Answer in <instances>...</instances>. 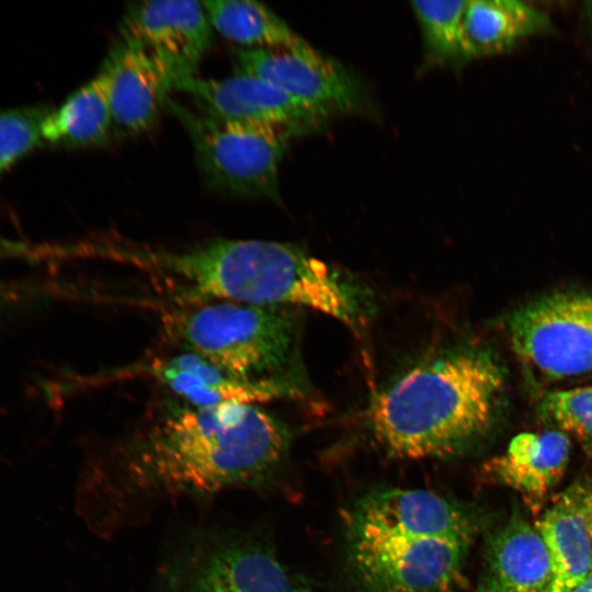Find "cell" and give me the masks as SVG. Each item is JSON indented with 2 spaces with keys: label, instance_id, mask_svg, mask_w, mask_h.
<instances>
[{
  "label": "cell",
  "instance_id": "obj_1",
  "mask_svg": "<svg viewBox=\"0 0 592 592\" xmlns=\"http://www.w3.org/2000/svg\"><path fill=\"white\" fill-rule=\"evenodd\" d=\"M283 422L257 403L169 402L133 447L130 468L160 491L208 496L267 479L289 446Z\"/></svg>",
  "mask_w": 592,
  "mask_h": 592
},
{
  "label": "cell",
  "instance_id": "obj_2",
  "mask_svg": "<svg viewBox=\"0 0 592 592\" xmlns=\"http://www.w3.org/2000/svg\"><path fill=\"white\" fill-rule=\"evenodd\" d=\"M502 385V372L488 353L449 349L384 389L368 412L369 426L395 456H453L488 430Z\"/></svg>",
  "mask_w": 592,
  "mask_h": 592
},
{
  "label": "cell",
  "instance_id": "obj_3",
  "mask_svg": "<svg viewBox=\"0 0 592 592\" xmlns=\"http://www.w3.org/2000/svg\"><path fill=\"white\" fill-rule=\"evenodd\" d=\"M163 325L181 351L243 379L278 383L300 392L295 368L297 326L284 306L230 300L186 304L166 314Z\"/></svg>",
  "mask_w": 592,
  "mask_h": 592
},
{
  "label": "cell",
  "instance_id": "obj_4",
  "mask_svg": "<svg viewBox=\"0 0 592 592\" xmlns=\"http://www.w3.org/2000/svg\"><path fill=\"white\" fill-rule=\"evenodd\" d=\"M167 109L182 123L207 182L220 191L278 201V170L289 140L284 128L210 117L169 100Z\"/></svg>",
  "mask_w": 592,
  "mask_h": 592
},
{
  "label": "cell",
  "instance_id": "obj_5",
  "mask_svg": "<svg viewBox=\"0 0 592 592\" xmlns=\"http://www.w3.org/2000/svg\"><path fill=\"white\" fill-rule=\"evenodd\" d=\"M235 72L258 77L307 105L327 121L373 114L371 95L340 62L301 41L291 47L234 49Z\"/></svg>",
  "mask_w": 592,
  "mask_h": 592
},
{
  "label": "cell",
  "instance_id": "obj_6",
  "mask_svg": "<svg viewBox=\"0 0 592 592\" xmlns=\"http://www.w3.org/2000/svg\"><path fill=\"white\" fill-rule=\"evenodd\" d=\"M515 352L542 374L560 378L592 369V294L556 293L509 320Z\"/></svg>",
  "mask_w": 592,
  "mask_h": 592
},
{
  "label": "cell",
  "instance_id": "obj_7",
  "mask_svg": "<svg viewBox=\"0 0 592 592\" xmlns=\"http://www.w3.org/2000/svg\"><path fill=\"white\" fill-rule=\"evenodd\" d=\"M470 540H348L355 592H445L459 577Z\"/></svg>",
  "mask_w": 592,
  "mask_h": 592
},
{
  "label": "cell",
  "instance_id": "obj_8",
  "mask_svg": "<svg viewBox=\"0 0 592 592\" xmlns=\"http://www.w3.org/2000/svg\"><path fill=\"white\" fill-rule=\"evenodd\" d=\"M475 520L462 504L421 489L373 491L352 509L348 540L386 543L429 538L471 540Z\"/></svg>",
  "mask_w": 592,
  "mask_h": 592
},
{
  "label": "cell",
  "instance_id": "obj_9",
  "mask_svg": "<svg viewBox=\"0 0 592 592\" xmlns=\"http://www.w3.org/2000/svg\"><path fill=\"white\" fill-rule=\"evenodd\" d=\"M174 592H310L267 547L241 536L204 542L181 561Z\"/></svg>",
  "mask_w": 592,
  "mask_h": 592
},
{
  "label": "cell",
  "instance_id": "obj_10",
  "mask_svg": "<svg viewBox=\"0 0 592 592\" xmlns=\"http://www.w3.org/2000/svg\"><path fill=\"white\" fill-rule=\"evenodd\" d=\"M174 90L187 94L195 110L210 117L281 127L295 136L318 129L327 122L271 83L243 72L223 79L193 76L178 82Z\"/></svg>",
  "mask_w": 592,
  "mask_h": 592
},
{
  "label": "cell",
  "instance_id": "obj_11",
  "mask_svg": "<svg viewBox=\"0 0 592 592\" xmlns=\"http://www.w3.org/2000/svg\"><path fill=\"white\" fill-rule=\"evenodd\" d=\"M121 33L124 42L162 60L172 71L175 84L196 76L213 38L203 3L193 0L134 2L123 16Z\"/></svg>",
  "mask_w": 592,
  "mask_h": 592
},
{
  "label": "cell",
  "instance_id": "obj_12",
  "mask_svg": "<svg viewBox=\"0 0 592 592\" xmlns=\"http://www.w3.org/2000/svg\"><path fill=\"white\" fill-rule=\"evenodd\" d=\"M111 64L113 130L136 136L158 121L174 90L170 68L146 49L122 41L107 57Z\"/></svg>",
  "mask_w": 592,
  "mask_h": 592
},
{
  "label": "cell",
  "instance_id": "obj_13",
  "mask_svg": "<svg viewBox=\"0 0 592 592\" xmlns=\"http://www.w3.org/2000/svg\"><path fill=\"white\" fill-rule=\"evenodd\" d=\"M137 369L168 387L181 401L195 407L227 402L258 405L300 395L283 384L243 379L197 354L181 350L153 358Z\"/></svg>",
  "mask_w": 592,
  "mask_h": 592
},
{
  "label": "cell",
  "instance_id": "obj_14",
  "mask_svg": "<svg viewBox=\"0 0 592 592\" xmlns=\"http://www.w3.org/2000/svg\"><path fill=\"white\" fill-rule=\"evenodd\" d=\"M569 455L570 441L562 431L525 432L514 436L487 469L503 485L540 499L562 478Z\"/></svg>",
  "mask_w": 592,
  "mask_h": 592
},
{
  "label": "cell",
  "instance_id": "obj_15",
  "mask_svg": "<svg viewBox=\"0 0 592 592\" xmlns=\"http://www.w3.org/2000/svg\"><path fill=\"white\" fill-rule=\"evenodd\" d=\"M487 580L501 592H550L553 566L535 525L513 516L491 538Z\"/></svg>",
  "mask_w": 592,
  "mask_h": 592
},
{
  "label": "cell",
  "instance_id": "obj_16",
  "mask_svg": "<svg viewBox=\"0 0 592 592\" xmlns=\"http://www.w3.org/2000/svg\"><path fill=\"white\" fill-rule=\"evenodd\" d=\"M111 79L106 59L91 80L49 109L43 123L44 145L80 148L106 141L113 130Z\"/></svg>",
  "mask_w": 592,
  "mask_h": 592
},
{
  "label": "cell",
  "instance_id": "obj_17",
  "mask_svg": "<svg viewBox=\"0 0 592 592\" xmlns=\"http://www.w3.org/2000/svg\"><path fill=\"white\" fill-rule=\"evenodd\" d=\"M548 16L517 0H469L463 16L470 60L510 50L520 41L550 29Z\"/></svg>",
  "mask_w": 592,
  "mask_h": 592
},
{
  "label": "cell",
  "instance_id": "obj_18",
  "mask_svg": "<svg viewBox=\"0 0 592 592\" xmlns=\"http://www.w3.org/2000/svg\"><path fill=\"white\" fill-rule=\"evenodd\" d=\"M535 526L551 560L550 592H570L592 569V539L572 489L555 501Z\"/></svg>",
  "mask_w": 592,
  "mask_h": 592
},
{
  "label": "cell",
  "instance_id": "obj_19",
  "mask_svg": "<svg viewBox=\"0 0 592 592\" xmlns=\"http://www.w3.org/2000/svg\"><path fill=\"white\" fill-rule=\"evenodd\" d=\"M210 25L243 49L291 47L304 41L273 10L253 0L202 1Z\"/></svg>",
  "mask_w": 592,
  "mask_h": 592
},
{
  "label": "cell",
  "instance_id": "obj_20",
  "mask_svg": "<svg viewBox=\"0 0 592 592\" xmlns=\"http://www.w3.org/2000/svg\"><path fill=\"white\" fill-rule=\"evenodd\" d=\"M467 0H425L410 3L423 41V67L459 69L470 61L464 41Z\"/></svg>",
  "mask_w": 592,
  "mask_h": 592
},
{
  "label": "cell",
  "instance_id": "obj_21",
  "mask_svg": "<svg viewBox=\"0 0 592 592\" xmlns=\"http://www.w3.org/2000/svg\"><path fill=\"white\" fill-rule=\"evenodd\" d=\"M49 109H0V177L36 148L44 146L43 123Z\"/></svg>",
  "mask_w": 592,
  "mask_h": 592
},
{
  "label": "cell",
  "instance_id": "obj_22",
  "mask_svg": "<svg viewBox=\"0 0 592 592\" xmlns=\"http://www.w3.org/2000/svg\"><path fill=\"white\" fill-rule=\"evenodd\" d=\"M542 412L592 454V385L548 394Z\"/></svg>",
  "mask_w": 592,
  "mask_h": 592
},
{
  "label": "cell",
  "instance_id": "obj_23",
  "mask_svg": "<svg viewBox=\"0 0 592 592\" xmlns=\"http://www.w3.org/2000/svg\"><path fill=\"white\" fill-rule=\"evenodd\" d=\"M572 492L576 497L577 503L592 539V492L577 487L572 489Z\"/></svg>",
  "mask_w": 592,
  "mask_h": 592
},
{
  "label": "cell",
  "instance_id": "obj_24",
  "mask_svg": "<svg viewBox=\"0 0 592 592\" xmlns=\"http://www.w3.org/2000/svg\"><path fill=\"white\" fill-rule=\"evenodd\" d=\"M570 592H592V569L587 577Z\"/></svg>",
  "mask_w": 592,
  "mask_h": 592
},
{
  "label": "cell",
  "instance_id": "obj_25",
  "mask_svg": "<svg viewBox=\"0 0 592 592\" xmlns=\"http://www.w3.org/2000/svg\"><path fill=\"white\" fill-rule=\"evenodd\" d=\"M477 592H501V591L487 580L485 583H482L478 588Z\"/></svg>",
  "mask_w": 592,
  "mask_h": 592
}]
</instances>
